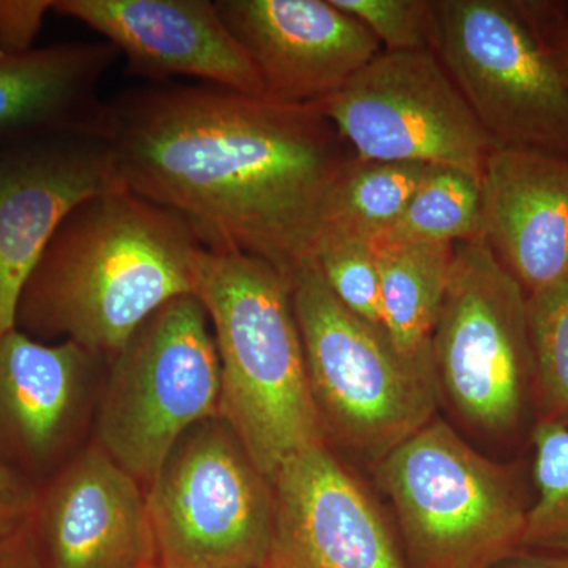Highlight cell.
Wrapping results in <instances>:
<instances>
[{
  "label": "cell",
  "instance_id": "cell-13",
  "mask_svg": "<svg viewBox=\"0 0 568 568\" xmlns=\"http://www.w3.org/2000/svg\"><path fill=\"white\" fill-rule=\"evenodd\" d=\"M267 568H406L375 500L327 444L278 467Z\"/></svg>",
  "mask_w": 568,
  "mask_h": 568
},
{
  "label": "cell",
  "instance_id": "cell-7",
  "mask_svg": "<svg viewBox=\"0 0 568 568\" xmlns=\"http://www.w3.org/2000/svg\"><path fill=\"white\" fill-rule=\"evenodd\" d=\"M437 396L485 435L515 432L534 394L528 295L481 241L454 245L432 338Z\"/></svg>",
  "mask_w": 568,
  "mask_h": 568
},
{
  "label": "cell",
  "instance_id": "cell-32",
  "mask_svg": "<svg viewBox=\"0 0 568 568\" xmlns=\"http://www.w3.org/2000/svg\"><path fill=\"white\" fill-rule=\"evenodd\" d=\"M231 568H267V567H231Z\"/></svg>",
  "mask_w": 568,
  "mask_h": 568
},
{
  "label": "cell",
  "instance_id": "cell-4",
  "mask_svg": "<svg viewBox=\"0 0 568 568\" xmlns=\"http://www.w3.org/2000/svg\"><path fill=\"white\" fill-rule=\"evenodd\" d=\"M306 376L325 436L381 462L435 416V377L336 301L315 261L291 274Z\"/></svg>",
  "mask_w": 568,
  "mask_h": 568
},
{
  "label": "cell",
  "instance_id": "cell-15",
  "mask_svg": "<svg viewBox=\"0 0 568 568\" xmlns=\"http://www.w3.org/2000/svg\"><path fill=\"white\" fill-rule=\"evenodd\" d=\"M220 13L256 67L264 97L320 104L383 48L332 0H216Z\"/></svg>",
  "mask_w": 568,
  "mask_h": 568
},
{
  "label": "cell",
  "instance_id": "cell-30",
  "mask_svg": "<svg viewBox=\"0 0 568 568\" xmlns=\"http://www.w3.org/2000/svg\"><path fill=\"white\" fill-rule=\"evenodd\" d=\"M487 568H568V555L523 548Z\"/></svg>",
  "mask_w": 568,
  "mask_h": 568
},
{
  "label": "cell",
  "instance_id": "cell-12",
  "mask_svg": "<svg viewBox=\"0 0 568 568\" xmlns=\"http://www.w3.org/2000/svg\"><path fill=\"white\" fill-rule=\"evenodd\" d=\"M121 186L106 145L88 129L0 142V335L14 327L22 287L63 220Z\"/></svg>",
  "mask_w": 568,
  "mask_h": 568
},
{
  "label": "cell",
  "instance_id": "cell-28",
  "mask_svg": "<svg viewBox=\"0 0 568 568\" xmlns=\"http://www.w3.org/2000/svg\"><path fill=\"white\" fill-rule=\"evenodd\" d=\"M39 487L0 465V537L17 532L31 521Z\"/></svg>",
  "mask_w": 568,
  "mask_h": 568
},
{
  "label": "cell",
  "instance_id": "cell-11",
  "mask_svg": "<svg viewBox=\"0 0 568 568\" xmlns=\"http://www.w3.org/2000/svg\"><path fill=\"white\" fill-rule=\"evenodd\" d=\"M108 365L71 342L0 335V465L40 487L88 446Z\"/></svg>",
  "mask_w": 568,
  "mask_h": 568
},
{
  "label": "cell",
  "instance_id": "cell-9",
  "mask_svg": "<svg viewBox=\"0 0 568 568\" xmlns=\"http://www.w3.org/2000/svg\"><path fill=\"white\" fill-rule=\"evenodd\" d=\"M493 148L568 159V89L515 0H435V44Z\"/></svg>",
  "mask_w": 568,
  "mask_h": 568
},
{
  "label": "cell",
  "instance_id": "cell-8",
  "mask_svg": "<svg viewBox=\"0 0 568 568\" xmlns=\"http://www.w3.org/2000/svg\"><path fill=\"white\" fill-rule=\"evenodd\" d=\"M162 568L265 567L274 493L222 416L193 425L145 489Z\"/></svg>",
  "mask_w": 568,
  "mask_h": 568
},
{
  "label": "cell",
  "instance_id": "cell-21",
  "mask_svg": "<svg viewBox=\"0 0 568 568\" xmlns=\"http://www.w3.org/2000/svg\"><path fill=\"white\" fill-rule=\"evenodd\" d=\"M474 241H481L480 179L432 166L398 222L373 246Z\"/></svg>",
  "mask_w": 568,
  "mask_h": 568
},
{
  "label": "cell",
  "instance_id": "cell-18",
  "mask_svg": "<svg viewBox=\"0 0 568 568\" xmlns=\"http://www.w3.org/2000/svg\"><path fill=\"white\" fill-rule=\"evenodd\" d=\"M119 55L108 41L0 55V142L88 129L100 106L97 88Z\"/></svg>",
  "mask_w": 568,
  "mask_h": 568
},
{
  "label": "cell",
  "instance_id": "cell-26",
  "mask_svg": "<svg viewBox=\"0 0 568 568\" xmlns=\"http://www.w3.org/2000/svg\"><path fill=\"white\" fill-rule=\"evenodd\" d=\"M568 89V0H515Z\"/></svg>",
  "mask_w": 568,
  "mask_h": 568
},
{
  "label": "cell",
  "instance_id": "cell-23",
  "mask_svg": "<svg viewBox=\"0 0 568 568\" xmlns=\"http://www.w3.org/2000/svg\"><path fill=\"white\" fill-rule=\"evenodd\" d=\"M540 420L568 426V284L528 297Z\"/></svg>",
  "mask_w": 568,
  "mask_h": 568
},
{
  "label": "cell",
  "instance_id": "cell-16",
  "mask_svg": "<svg viewBox=\"0 0 568 568\" xmlns=\"http://www.w3.org/2000/svg\"><path fill=\"white\" fill-rule=\"evenodd\" d=\"M55 13L82 22L125 55L134 77H186L264 97L244 47L209 0H58Z\"/></svg>",
  "mask_w": 568,
  "mask_h": 568
},
{
  "label": "cell",
  "instance_id": "cell-1",
  "mask_svg": "<svg viewBox=\"0 0 568 568\" xmlns=\"http://www.w3.org/2000/svg\"><path fill=\"white\" fill-rule=\"evenodd\" d=\"M89 132L123 189L181 216L209 250L293 274L354 153L315 104L219 85H153L100 103Z\"/></svg>",
  "mask_w": 568,
  "mask_h": 568
},
{
  "label": "cell",
  "instance_id": "cell-19",
  "mask_svg": "<svg viewBox=\"0 0 568 568\" xmlns=\"http://www.w3.org/2000/svg\"><path fill=\"white\" fill-rule=\"evenodd\" d=\"M375 252L383 331L403 357L435 377L432 338L446 297L454 245L375 246Z\"/></svg>",
  "mask_w": 568,
  "mask_h": 568
},
{
  "label": "cell",
  "instance_id": "cell-5",
  "mask_svg": "<svg viewBox=\"0 0 568 568\" xmlns=\"http://www.w3.org/2000/svg\"><path fill=\"white\" fill-rule=\"evenodd\" d=\"M414 568H487L523 549L514 476L433 418L376 463Z\"/></svg>",
  "mask_w": 568,
  "mask_h": 568
},
{
  "label": "cell",
  "instance_id": "cell-24",
  "mask_svg": "<svg viewBox=\"0 0 568 568\" xmlns=\"http://www.w3.org/2000/svg\"><path fill=\"white\" fill-rule=\"evenodd\" d=\"M313 261L339 304L366 323L383 328L375 246L354 239L323 235L317 239Z\"/></svg>",
  "mask_w": 568,
  "mask_h": 568
},
{
  "label": "cell",
  "instance_id": "cell-14",
  "mask_svg": "<svg viewBox=\"0 0 568 568\" xmlns=\"http://www.w3.org/2000/svg\"><path fill=\"white\" fill-rule=\"evenodd\" d=\"M31 526L43 568L155 560L144 487L93 440L40 485Z\"/></svg>",
  "mask_w": 568,
  "mask_h": 568
},
{
  "label": "cell",
  "instance_id": "cell-20",
  "mask_svg": "<svg viewBox=\"0 0 568 568\" xmlns=\"http://www.w3.org/2000/svg\"><path fill=\"white\" fill-rule=\"evenodd\" d=\"M429 168L353 156L325 204L320 237L334 235L375 245L398 222Z\"/></svg>",
  "mask_w": 568,
  "mask_h": 568
},
{
  "label": "cell",
  "instance_id": "cell-6",
  "mask_svg": "<svg viewBox=\"0 0 568 568\" xmlns=\"http://www.w3.org/2000/svg\"><path fill=\"white\" fill-rule=\"evenodd\" d=\"M222 376L200 298L168 302L108 365L92 440L148 489L175 443L220 416Z\"/></svg>",
  "mask_w": 568,
  "mask_h": 568
},
{
  "label": "cell",
  "instance_id": "cell-17",
  "mask_svg": "<svg viewBox=\"0 0 568 568\" xmlns=\"http://www.w3.org/2000/svg\"><path fill=\"white\" fill-rule=\"evenodd\" d=\"M481 242L526 295L568 284V159L493 148L480 178Z\"/></svg>",
  "mask_w": 568,
  "mask_h": 568
},
{
  "label": "cell",
  "instance_id": "cell-10",
  "mask_svg": "<svg viewBox=\"0 0 568 568\" xmlns=\"http://www.w3.org/2000/svg\"><path fill=\"white\" fill-rule=\"evenodd\" d=\"M315 106L361 160L452 168L480 179L493 149L433 51H381Z\"/></svg>",
  "mask_w": 568,
  "mask_h": 568
},
{
  "label": "cell",
  "instance_id": "cell-27",
  "mask_svg": "<svg viewBox=\"0 0 568 568\" xmlns=\"http://www.w3.org/2000/svg\"><path fill=\"white\" fill-rule=\"evenodd\" d=\"M52 6L48 0H0V55L36 50L33 43Z\"/></svg>",
  "mask_w": 568,
  "mask_h": 568
},
{
  "label": "cell",
  "instance_id": "cell-29",
  "mask_svg": "<svg viewBox=\"0 0 568 568\" xmlns=\"http://www.w3.org/2000/svg\"><path fill=\"white\" fill-rule=\"evenodd\" d=\"M0 568H43L31 521L17 532L0 537Z\"/></svg>",
  "mask_w": 568,
  "mask_h": 568
},
{
  "label": "cell",
  "instance_id": "cell-22",
  "mask_svg": "<svg viewBox=\"0 0 568 568\" xmlns=\"http://www.w3.org/2000/svg\"><path fill=\"white\" fill-rule=\"evenodd\" d=\"M532 443L537 497L523 548L568 555V426L538 420Z\"/></svg>",
  "mask_w": 568,
  "mask_h": 568
},
{
  "label": "cell",
  "instance_id": "cell-2",
  "mask_svg": "<svg viewBox=\"0 0 568 568\" xmlns=\"http://www.w3.org/2000/svg\"><path fill=\"white\" fill-rule=\"evenodd\" d=\"M204 245L181 216L114 189L63 220L17 306L14 327L106 361L168 302L196 291Z\"/></svg>",
  "mask_w": 568,
  "mask_h": 568
},
{
  "label": "cell",
  "instance_id": "cell-3",
  "mask_svg": "<svg viewBox=\"0 0 568 568\" xmlns=\"http://www.w3.org/2000/svg\"><path fill=\"white\" fill-rule=\"evenodd\" d=\"M194 295L219 353L220 416L272 480L287 458L327 444L310 392L291 276L260 257L204 246Z\"/></svg>",
  "mask_w": 568,
  "mask_h": 568
},
{
  "label": "cell",
  "instance_id": "cell-31",
  "mask_svg": "<svg viewBox=\"0 0 568 568\" xmlns=\"http://www.w3.org/2000/svg\"><path fill=\"white\" fill-rule=\"evenodd\" d=\"M142 568H162V567H160L159 564H156L155 560H153V562L148 564V566L142 567Z\"/></svg>",
  "mask_w": 568,
  "mask_h": 568
},
{
  "label": "cell",
  "instance_id": "cell-25",
  "mask_svg": "<svg viewBox=\"0 0 568 568\" xmlns=\"http://www.w3.org/2000/svg\"><path fill=\"white\" fill-rule=\"evenodd\" d=\"M387 52L433 51L435 0H332Z\"/></svg>",
  "mask_w": 568,
  "mask_h": 568
}]
</instances>
